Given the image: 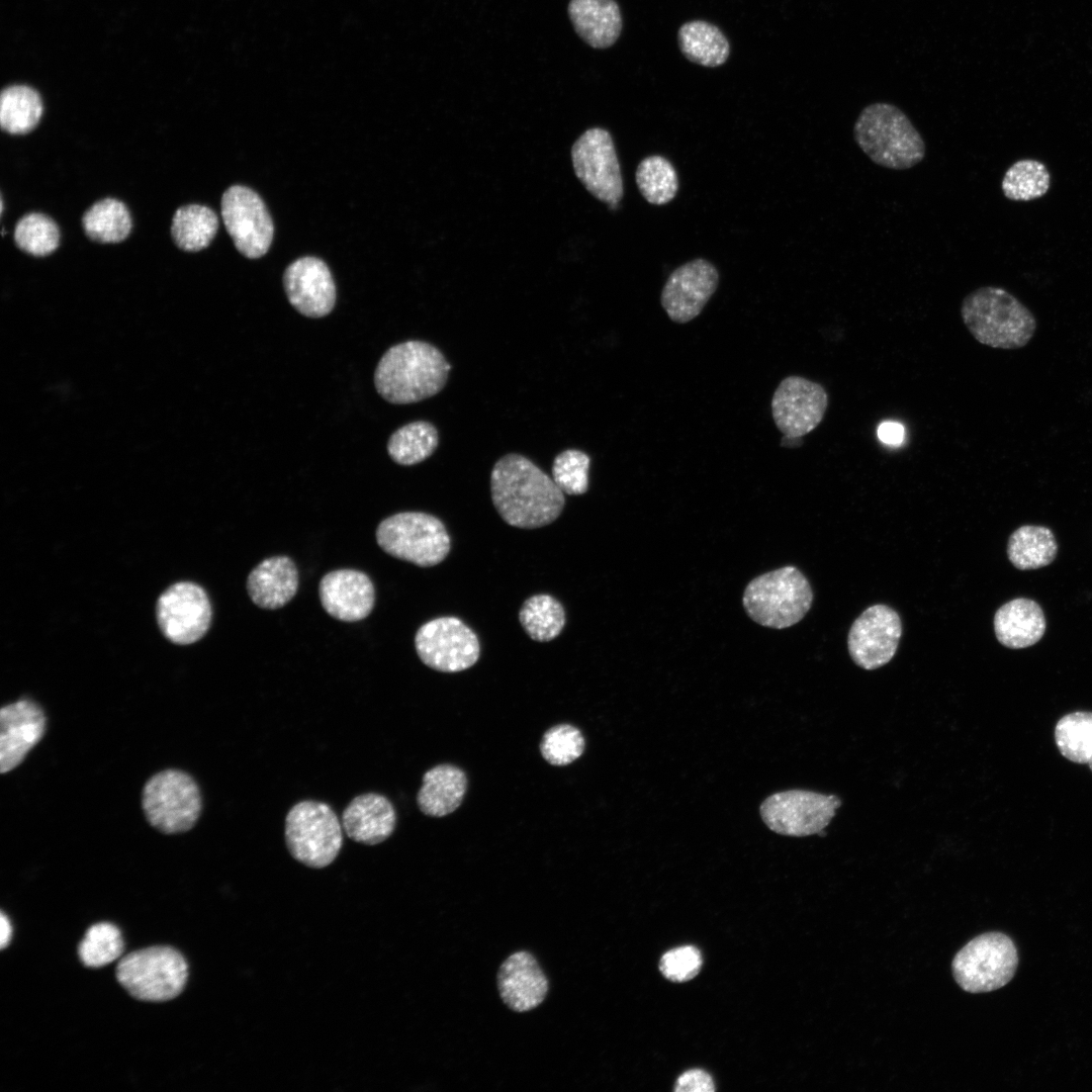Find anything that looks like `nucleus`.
Returning <instances> with one entry per match:
<instances>
[{"label":"nucleus","instance_id":"obj_35","mask_svg":"<svg viewBox=\"0 0 1092 1092\" xmlns=\"http://www.w3.org/2000/svg\"><path fill=\"white\" fill-rule=\"evenodd\" d=\"M635 179L641 195L650 204H666L675 197L678 190V177L674 167L659 155L641 160Z\"/></svg>","mask_w":1092,"mask_h":1092},{"label":"nucleus","instance_id":"obj_25","mask_svg":"<svg viewBox=\"0 0 1092 1092\" xmlns=\"http://www.w3.org/2000/svg\"><path fill=\"white\" fill-rule=\"evenodd\" d=\"M567 10L575 32L588 46L607 49L619 38L623 21L615 0H570Z\"/></svg>","mask_w":1092,"mask_h":1092},{"label":"nucleus","instance_id":"obj_18","mask_svg":"<svg viewBox=\"0 0 1092 1092\" xmlns=\"http://www.w3.org/2000/svg\"><path fill=\"white\" fill-rule=\"evenodd\" d=\"M718 284L716 267L703 258L694 259L670 273L661 290V306L672 322L687 324L702 312Z\"/></svg>","mask_w":1092,"mask_h":1092},{"label":"nucleus","instance_id":"obj_15","mask_svg":"<svg viewBox=\"0 0 1092 1092\" xmlns=\"http://www.w3.org/2000/svg\"><path fill=\"white\" fill-rule=\"evenodd\" d=\"M828 394L818 382L799 375L785 377L771 397V416L787 439H799L823 421Z\"/></svg>","mask_w":1092,"mask_h":1092},{"label":"nucleus","instance_id":"obj_8","mask_svg":"<svg viewBox=\"0 0 1092 1092\" xmlns=\"http://www.w3.org/2000/svg\"><path fill=\"white\" fill-rule=\"evenodd\" d=\"M376 540L387 554L422 567L439 564L450 551L444 524L421 512H403L384 519L377 527Z\"/></svg>","mask_w":1092,"mask_h":1092},{"label":"nucleus","instance_id":"obj_36","mask_svg":"<svg viewBox=\"0 0 1092 1092\" xmlns=\"http://www.w3.org/2000/svg\"><path fill=\"white\" fill-rule=\"evenodd\" d=\"M1055 741L1067 759L1087 763L1092 770V712H1073L1062 717L1055 728Z\"/></svg>","mask_w":1092,"mask_h":1092},{"label":"nucleus","instance_id":"obj_7","mask_svg":"<svg viewBox=\"0 0 1092 1092\" xmlns=\"http://www.w3.org/2000/svg\"><path fill=\"white\" fill-rule=\"evenodd\" d=\"M115 974L117 981L132 997L161 1002L171 1000L183 991L188 966L176 949L151 946L123 957Z\"/></svg>","mask_w":1092,"mask_h":1092},{"label":"nucleus","instance_id":"obj_2","mask_svg":"<svg viewBox=\"0 0 1092 1092\" xmlns=\"http://www.w3.org/2000/svg\"><path fill=\"white\" fill-rule=\"evenodd\" d=\"M450 368L432 344L406 341L383 354L374 372V384L379 395L391 403L418 402L443 389Z\"/></svg>","mask_w":1092,"mask_h":1092},{"label":"nucleus","instance_id":"obj_9","mask_svg":"<svg viewBox=\"0 0 1092 1092\" xmlns=\"http://www.w3.org/2000/svg\"><path fill=\"white\" fill-rule=\"evenodd\" d=\"M142 807L148 822L165 834L190 830L197 822L202 799L199 787L187 772L165 769L144 786Z\"/></svg>","mask_w":1092,"mask_h":1092},{"label":"nucleus","instance_id":"obj_21","mask_svg":"<svg viewBox=\"0 0 1092 1092\" xmlns=\"http://www.w3.org/2000/svg\"><path fill=\"white\" fill-rule=\"evenodd\" d=\"M320 600L325 611L344 622L366 618L374 606V586L364 572L338 569L327 573L318 585Z\"/></svg>","mask_w":1092,"mask_h":1092},{"label":"nucleus","instance_id":"obj_4","mask_svg":"<svg viewBox=\"0 0 1092 1092\" xmlns=\"http://www.w3.org/2000/svg\"><path fill=\"white\" fill-rule=\"evenodd\" d=\"M961 316L980 344L1012 350L1029 343L1036 330L1033 313L1007 290L983 286L967 294Z\"/></svg>","mask_w":1092,"mask_h":1092},{"label":"nucleus","instance_id":"obj_24","mask_svg":"<svg viewBox=\"0 0 1092 1092\" xmlns=\"http://www.w3.org/2000/svg\"><path fill=\"white\" fill-rule=\"evenodd\" d=\"M298 571L287 556L261 561L249 574L247 590L252 602L262 609L275 610L286 605L296 594Z\"/></svg>","mask_w":1092,"mask_h":1092},{"label":"nucleus","instance_id":"obj_28","mask_svg":"<svg viewBox=\"0 0 1092 1092\" xmlns=\"http://www.w3.org/2000/svg\"><path fill=\"white\" fill-rule=\"evenodd\" d=\"M678 47L687 60L703 67L723 65L730 55V43L722 30L705 20L684 23L677 32Z\"/></svg>","mask_w":1092,"mask_h":1092},{"label":"nucleus","instance_id":"obj_16","mask_svg":"<svg viewBox=\"0 0 1092 1092\" xmlns=\"http://www.w3.org/2000/svg\"><path fill=\"white\" fill-rule=\"evenodd\" d=\"M156 615L164 636L171 642L187 645L207 632L211 606L205 590L196 583L172 584L158 599Z\"/></svg>","mask_w":1092,"mask_h":1092},{"label":"nucleus","instance_id":"obj_45","mask_svg":"<svg viewBox=\"0 0 1092 1092\" xmlns=\"http://www.w3.org/2000/svg\"><path fill=\"white\" fill-rule=\"evenodd\" d=\"M12 927L7 916L2 912L0 918V946L4 948L11 939Z\"/></svg>","mask_w":1092,"mask_h":1092},{"label":"nucleus","instance_id":"obj_5","mask_svg":"<svg viewBox=\"0 0 1092 1092\" xmlns=\"http://www.w3.org/2000/svg\"><path fill=\"white\" fill-rule=\"evenodd\" d=\"M743 606L757 624L789 628L810 610L813 593L806 576L788 565L753 578L745 587Z\"/></svg>","mask_w":1092,"mask_h":1092},{"label":"nucleus","instance_id":"obj_10","mask_svg":"<svg viewBox=\"0 0 1092 1092\" xmlns=\"http://www.w3.org/2000/svg\"><path fill=\"white\" fill-rule=\"evenodd\" d=\"M1018 966L1013 941L1000 932L979 935L968 942L952 961L958 985L970 993H986L1008 984Z\"/></svg>","mask_w":1092,"mask_h":1092},{"label":"nucleus","instance_id":"obj_41","mask_svg":"<svg viewBox=\"0 0 1092 1092\" xmlns=\"http://www.w3.org/2000/svg\"><path fill=\"white\" fill-rule=\"evenodd\" d=\"M589 464L590 459L584 452L564 450L554 458L552 479L563 493L582 494L588 488Z\"/></svg>","mask_w":1092,"mask_h":1092},{"label":"nucleus","instance_id":"obj_3","mask_svg":"<svg viewBox=\"0 0 1092 1092\" xmlns=\"http://www.w3.org/2000/svg\"><path fill=\"white\" fill-rule=\"evenodd\" d=\"M853 139L876 165L891 170H907L925 157L924 140L907 114L888 102H875L859 112Z\"/></svg>","mask_w":1092,"mask_h":1092},{"label":"nucleus","instance_id":"obj_34","mask_svg":"<svg viewBox=\"0 0 1092 1092\" xmlns=\"http://www.w3.org/2000/svg\"><path fill=\"white\" fill-rule=\"evenodd\" d=\"M519 620L531 639L546 642L561 633L565 625V612L553 597L536 595L524 602Z\"/></svg>","mask_w":1092,"mask_h":1092},{"label":"nucleus","instance_id":"obj_42","mask_svg":"<svg viewBox=\"0 0 1092 1092\" xmlns=\"http://www.w3.org/2000/svg\"><path fill=\"white\" fill-rule=\"evenodd\" d=\"M702 966L700 951L694 946H681L664 953L659 968L667 979L685 982L695 977Z\"/></svg>","mask_w":1092,"mask_h":1092},{"label":"nucleus","instance_id":"obj_38","mask_svg":"<svg viewBox=\"0 0 1092 1092\" xmlns=\"http://www.w3.org/2000/svg\"><path fill=\"white\" fill-rule=\"evenodd\" d=\"M14 241L27 254L42 257L53 253L60 243L57 223L48 215L31 212L22 216L15 225Z\"/></svg>","mask_w":1092,"mask_h":1092},{"label":"nucleus","instance_id":"obj_6","mask_svg":"<svg viewBox=\"0 0 1092 1092\" xmlns=\"http://www.w3.org/2000/svg\"><path fill=\"white\" fill-rule=\"evenodd\" d=\"M284 836L293 858L313 869L331 864L343 845L337 814L328 804L313 800L298 802L290 808Z\"/></svg>","mask_w":1092,"mask_h":1092},{"label":"nucleus","instance_id":"obj_27","mask_svg":"<svg viewBox=\"0 0 1092 1092\" xmlns=\"http://www.w3.org/2000/svg\"><path fill=\"white\" fill-rule=\"evenodd\" d=\"M466 789L467 778L461 768L439 764L424 774L417 803L425 815L443 817L461 805Z\"/></svg>","mask_w":1092,"mask_h":1092},{"label":"nucleus","instance_id":"obj_19","mask_svg":"<svg viewBox=\"0 0 1092 1092\" xmlns=\"http://www.w3.org/2000/svg\"><path fill=\"white\" fill-rule=\"evenodd\" d=\"M283 286L290 304L305 316L323 317L334 308L336 286L327 264L318 258L303 257L291 263Z\"/></svg>","mask_w":1092,"mask_h":1092},{"label":"nucleus","instance_id":"obj_44","mask_svg":"<svg viewBox=\"0 0 1092 1092\" xmlns=\"http://www.w3.org/2000/svg\"><path fill=\"white\" fill-rule=\"evenodd\" d=\"M880 440L886 444L898 445L904 439V428L895 422H885L878 429Z\"/></svg>","mask_w":1092,"mask_h":1092},{"label":"nucleus","instance_id":"obj_14","mask_svg":"<svg viewBox=\"0 0 1092 1092\" xmlns=\"http://www.w3.org/2000/svg\"><path fill=\"white\" fill-rule=\"evenodd\" d=\"M220 205L223 223L238 251L250 259L265 255L274 226L261 197L246 186L234 185L224 191Z\"/></svg>","mask_w":1092,"mask_h":1092},{"label":"nucleus","instance_id":"obj_11","mask_svg":"<svg viewBox=\"0 0 1092 1092\" xmlns=\"http://www.w3.org/2000/svg\"><path fill=\"white\" fill-rule=\"evenodd\" d=\"M840 805L841 800L835 795L789 790L768 796L759 812L765 825L776 833L794 837L823 836Z\"/></svg>","mask_w":1092,"mask_h":1092},{"label":"nucleus","instance_id":"obj_13","mask_svg":"<svg viewBox=\"0 0 1092 1092\" xmlns=\"http://www.w3.org/2000/svg\"><path fill=\"white\" fill-rule=\"evenodd\" d=\"M420 659L443 672H457L474 665L479 658L475 633L455 617H440L420 627L415 636Z\"/></svg>","mask_w":1092,"mask_h":1092},{"label":"nucleus","instance_id":"obj_37","mask_svg":"<svg viewBox=\"0 0 1092 1092\" xmlns=\"http://www.w3.org/2000/svg\"><path fill=\"white\" fill-rule=\"evenodd\" d=\"M1051 186V175L1045 165L1037 160L1022 159L1005 172L1001 188L1006 198L1029 201L1043 196Z\"/></svg>","mask_w":1092,"mask_h":1092},{"label":"nucleus","instance_id":"obj_22","mask_svg":"<svg viewBox=\"0 0 1092 1092\" xmlns=\"http://www.w3.org/2000/svg\"><path fill=\"white\" fill-rule=\"evenodd\" d=\"M497 987L504 1003L513 1011L539 1006L548 993V980L537 960L526 950L511 954L500 966Z\"/></svg>","mask_w":1092,"mask_h":1092},{"label":"nucleus","instance_id":"obj_20","mask_svg":"<svg viewBox=\"0 0 1092 1092\" xmlns=\"http://www.w3.org/2000/svg\"><path fill=\"white\" fill-rule=\"evenodd\" d=\"M47 717L35 702L22 699L0 710V771L6 774L18 766L27 753L41 740Z\"/></svg>","mask_w":1092,"mask_h":1092},{"label":"nucleus","instance_id":"obj_43","mask_svg":"<svg viewBox=\"0 0 1092 1092\" xmlns=\"http://www.w3.org/2000/svg\"><path fill=\"white\" fill-rule=\"evenodd\" d=\"M674 1090L677 1092H712L715 1087L709 1074L696 1069L680 1075L675 1083Z\"/></svg>","mask_w":1092,"mask_h":1092},{"label":"nucleus","instance_id":"obj_31","mask_svg":"<svg viewBox=\"0 0 1092 1092\" xmlns=\"http://www.w3.org/2000/svg\"><path fill=\"white\" fill-rule=\"evenodd\" d=\"M42 114V102L39 94L24 85L5 88L0 98V124L3 130L11 134H24L31 131Z\"/></svg>","mask_w":1092,"mask_h":1092},{"label":"nucleus","instance_id":"obj_32","mask_svg":"<svg viewBox=\"0 0 1092 1092\" xmlns=\"http://www.w3.org/2000/svg\"><path fill=\"white\" fill-rule=\"evenodd\" d=\"M86 235L99 243H118L130 233L131 218L125 204L104 198L92 204L82 217Z\"/></svg>","mask_w":1092,"mask_h":1092},{"label":"nucleus","instance_id":"obj_12","mask_svg":"<svg viewBox=\"0 0 1092 1092\" xmlns=\"http://www.w3.org/2000/svg\"><path fill=\"white\" fill-rule=\"evenodd\" d=\"M571 159L575 175L585 189L599 200L616 207L624 188L610 132L601 127L585 130L572 146Z\"/></svg>","mask_w":1092,"mask_h":1092},{"label":"nucleus","instance_id":"obj_33","mask_svg":"<svg viewBox=\"0 0 1092 1092\" xmlns=\"http://www.w3.org/2000/svg\"><path fill=\"white\" fill-rule=\"evenodd\" d=\"M437 429L429 422L417 421L397 429L389 438L387 451L400 465H415L431 456L438 446Z\"/></svg>","mask_w":1092,"mask_h":1092},{"label":"nucleus","instance_id":"obj_30","mask_svg":"<svg viewBox=\"0 0 1092 1092\" xmlns=\"http://www.w3.org/2000/svg\"><path fill=\"white\" fill-rule=\"evenodd\" d=\"M218 229L215 212L200 204L179 207L172 218L171 234L176 245L188 252L209 246Z\"/></svg>","mask_w":1092,"mask_h":1092},{"label":"nucleus","instance_id":"obj_23","mask_svg":"<svg viewBox=\"0 0 1092 1092\" xmlns=\"http://www.w3.org/2000/svg\"><path fill=\"white\" fill-rule=\"evenodd\" d=\"M395 824L396 814L392 803L376 793L355 797L342 814V827L348 837L366 845L386 840L394 831Z\"/></svg>","mask_w":1092,"mask_h":1092},{"label":"nucleus","instance_id":"obj_40","mask_svg":"<svg viewBox=\"0 0 1092 1092\" xmlns=\"http://www.w3.org/2000/svg\"><path fill=\"white\" fill-rule=\"evenodd\" d=\"M540 750L550 764L567 765L582 754L584 738L578 728L570 724H559L544 733Z\"/></svg>","mask_w":1092,"mask_h":1092},{"label":"nucleus","instance_id":"obj_17","mask_svg":"<svg viewBox=\"0 0 1092 1092\" xmlns=\"http://www.w3.org/2000/svg\"><path fill=\"white\" fill-rule=\"evenodd\" d=\"M901 635L902 623L895 610L882 604L871 606L849 629V655L861 668L877 669L893 658Z\"/></svg>","mask_w":1092,"mask_h":1092},{"label":"nucleus","instance_id":"obj_1","mask_svg":"<svg viewBox=\"0 0 1092 1092\" xmlns=\"http://www.w3.org/2000/svg\"><path fill=\"white\" fill-rule=\"evenodd\" d=\"M493 506L511 526L535 529L555 521L565 499L552 477L520 454H508L490 475Z\"/></svg>","mask_w":1092,"mask_h":1092},{"label":"nucleus","instance_id":"obj_39","mask_svg":"<svg viewBox=\"0 0 1092 1092\" xmlns=\"http://www.w3.org/2000/svg\"><path fill=\"white\" fill-rule=\"evenodd\" d=\"M123 949L120 930L111 923L101 922L87 930L79 945V957L85 966L100 968L118 959Z\"/></svg>","mask_w":1092,"mask_h":1092},{"label":"nucleus","instance_id":"obj_29","mask_svg":"<svg viewBox=\"0 0 1092 1092\" xmlns=\"http://www.w3.org/2000/svg\"><path fill=\"white\" fill-rule=\"evenodd\" d=\"M1057 542L1045 527L1026 525L1014 531L1008 541L1007 554L1018 569H1035L1050 564L1056 557Z\"/></svg>","mask_w":1092,"mask_h":1092},{"label":"nucleus","instance_id":"obj_26","mask_svg":"<svg viewBox=\"0 0 1092 1092\" xmlns=\"http://www.w3.org/2000/svg\"><path fill=\"white\" fill-rule=\"evenodd\" d=\"M998 641L1009 648H1024L1035 644L1045 630L1040 606L1029 599L1018 598L1001 606L994 616Z\"/></svg>","mask_w":1092,"mask_h":1092}]
</instances>
